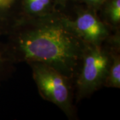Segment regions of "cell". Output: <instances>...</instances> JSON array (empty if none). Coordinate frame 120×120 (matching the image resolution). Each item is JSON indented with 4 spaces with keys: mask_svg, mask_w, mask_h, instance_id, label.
<instances>
[{
    "mask_svg": "<svg viewBox=\"0 0 120 120\" xmlns=\"http://www.w3.org/2000/svg\"><path fill=\"white\" fill-rule=\"evenodd\" d=\"M120 40L114 43L112 58L103 86L112 88L120 87Z\"/></svg>",
    "mask_w": 120,
    "mask_h": 120,
    "instance_id": "7",
    "label": "cell"
},
{
    "mask_svg": "<svg viewBox=\"0 0 120 120\" xmlns=\"http://www.w3.org/2000/svg\"><path fill=\"white\" fill-rule=\"evenodd\" d=\"M57 9L55 0H22V17L43 16Z\"/></svg>",
    "mask_w": 120,
    "mask_h": 120,
    "instance_id": "6",
    "label": "cell"
},
{
    "mask_svg": "<svg viewBox=\"0 0 120 120\" xmlns=\"http://www.w3.org/2000/svg\"><path fill=\"white\" fill-rule=\"evenodd\" d=\"M11 64L12 63L9 61L8 57L6 55L4 45L0 43V75L5 68L8 65H11Z\"/></svg>",
    "mask_w": 120,
    "mask_h": 120,
    "instance_id": "10",
    "label": "cell"
},
{
    "mask_svg": "<svg viewBox=\"0 0 120 120\" xmlns=\"http://www.w3.org/2000/svg\"><path fill=\"white\" fill-rule=\"evenodd\" d=\"M78 0H55L57 8L64 9L71 2H77Z\"/></svg>",
    "mask_w": 120,
    "mask_h": 120,
    "instance_id": "11",
    "label": "cell"
},
{
    "mask_svg": "<svg viewBox=\"0 0 120 120\" xmlns=\"http://www.w3.org/2000/svg\"><path fill=\"white\" fill-rule=\"evenodd\" d=\"M22 17V0H0V38L8 34Z\"/></svg>",
    "mask_w": 120,
    "mask_h": 120,
    "instance_id": "5",
    "label": "cell"
},
{
    "mask_svg": "<svg viewBox=\"0 0 120 120\" xmlns=\"http://www.w3.org/2000/svg\"><path fill=\"white\" fill-rule=\"evenodd\" d=\"M28 64L41 97L55 104L69 119H75L73 101V82L59 71L39 62Z\"/></svg>",
    "mask_w": 120,
    "mask_h": 120,
    "instance_id": "3",
    "label": "cell"
},
{
    "mask_svg": "<svg viewBox=\"0 0 120 120\" xmlns=\"http://www.w3.org/2000/svg\"><path fill=\"white\" fill-rule=\"evenodd\" d=\"M73 29L86 44L99 45L111 37L110 27L98 15V12L86 6L77 7L75 17H71Z\"/></svg>",
    "mask_w": 120,
    "mask_h": 120,
    "instance_id": "4",
    "label": "cell"
},
{
    "mask_svg": "<svg viewBox=\"0 0 120 120\" xmlns=\"http://www.w3.org/2000/svg\"><path fill=\"white\" fill-rule=\"evenodd\" d=\"M105 1V0H78L77 2L82 3L86 7L92 9L98 12Z\"/></svg>",
    "mask_w": 120,
    "mask_h": 120,
    "instance_id": "9",
    "label": "cell"
},
{
    "mask_svg": "<svg viewBox=\"0 0 120 120\" xmlns=\"http://www.w3.org/2000/svg\"><path fill=\"white\" fill-rule=\"evenodd\" d=\"M120 40V30H117L102 45L86 44L73 82L77 100L89 97L103 86L113 47L114 43Z\"/></svg>",
    "mask_w": 120,
    "mask_h": 120,
    "instance_id": "2",
    "label": "cell"
},
{
    "mask_svg": "<svg viewBox=\"0 0 120 120\" xmlns=\"http://www.w3.org/2000/svg\"><path fill=\"white\" fill-rule=\"evenodd\" d=\"M5 36L4 47L12 64L42 63L74 82L86 43L60 9L43 16L22 17Z\"/></svg>",
    "mask_w": 120,
    "mask_h": 120,
    "instance_id": "1",
    "label": "cell"
},
{
    "mask_svg": "<svg viewBox=\"0 0 120 120\" xmlns=\"http://www.w3.org/2000/svg\"><path fill=\"white\" fill-rule=\"evenodd\" d=\"M99 10L102 11L103 22L110 28L120 29V0H105Z\"/></svg>",
    "mask_w": 120,
    "mask_h": 120,
    "instance_id": "8",
    "label": "cell"
}]
</instances>
